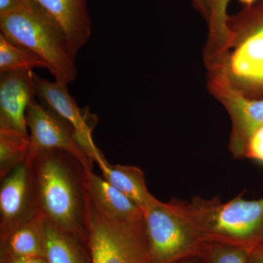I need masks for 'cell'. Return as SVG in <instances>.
<instances>
[{
    "instance_id": "6da1fadb",
    "label": "cell",
    "mask_w": 263,
    "mask_h": 263,
    "mask_svg": "<svg viewBox=\"0 0 263 263\" xmlns=\"http://www.w3.org/2000/svg\"><path fill=\"white\" fill-rule=\"evenodd\" d=\"M32 170L40 212L53 224L87 240L85 170L61 149L44 151L27 162Z\"/></svg>"
},
{
    "instance_id": "7a4b0ae2",
    "label": "cell",
    "mask_w": 263,
    "mask_h": 263,
    "mask_svg": "<svg viewBox=\"0 0 263 263\" xmlns=\"http://www.w3.org/2000/svg\"><path fill=\"white\" fill-rule=\"evenodd\" d=\"M243 193L223 202L218 197H195L186 202L190 218L204 243L216 242L250 250L263 241V197L249 200Z\"/></svg>"
},
{
    "instance_id": "3957f363",
    "label": "cell",
    "mask_w": 263,
    "mask_h": 263,
    "mask_svg": "<svg viewBox=\"0 0 263 263\" xmlns=\"http://www.w3.org/2000/svg\"><path fill=\"white\" fill-rule=\"evenodd\" d=\"M228 51L211 71L249 98L263 99V0L230 17Z\"/></svg>"
},
{
    "instance_id": "277c9868",
    "label": "cell",
    "mask_w": 263,
    "mask_h": 263,
    "mask_svg": "<svg viewBox=\"0 0 263 263\" xmlns=\"http://www.w3.org/2000/svg\"><path fill=\"white\" fill-rule=\"evenodd\" d=\"M0 31L8 41L45 62L55 81L68 84L77 77L75 59L58 29L29 2L0 16Z\"/></svg>"
},
{
    "instance_id": "5b68a950",
    "label": "cell",
    "mask_w": 263,
    "mask_h": 263,
    "mask_svg": "<svg viewBox=\"0 0 263 263\" xmlns=\"http://www.w3.org/2000/svg\"><path fill=\"white\" fill-rule=\"evenodd\" d=\"M152 263H173L201 256L204 242L189 214L186 202L156 198L143 211Z\"/></svg>"
},
{
    "instance_id": "8992f818",
    "label": "cell",
    "mask_w": 263,
    "mask_h": 263,
    "mask_svg": "<svg viewBox=\"0 0 263 263\" xmlns=\"http://www.w3.org/2000/svg\"><path fill=\"white\" fill-rule=\"evenodd\" d=\"M85 221L91 263H152L144 216L135 221L112 219L87 194Z\"/></svg>"
},
{
    "instance_id": "52a82bcc",
    "label": "cell",
    "mask_w": 263,
    "mask_h": 263,
    "mask_svg": "<svg viewBox=\"0 0 263 263\" xmlns=\"http://www.w3.org/2000/svg\"><path fill=\"white\" fill-rule=\"evenodd\" d=\"M26 119L30 133V148L26 162L44 151L61 149L80 161L86 171H92L94 162L82 149L73 128L65 119L35 100L29 104Z\"/></svg>"
},
{
    "instance_id": "ba28073f",
    "label": "cell",
    "mask_w": 263,
    "mask_h": 263,
    "mask_svg": "<svg viewBox=\"0 0 263 263\" xmlns=\"http://www.w3.org/2000/svg\"><path fill=\"white\" fill-rule=\"evenodd\" d=\"M210 86L231 119L230 152L235 159L245 158L249 138L256 129L263 126V99L246 97L216 71L212 72Z\"/></svg>"
},
{
    "instance_id": "9c48e42d",
    "label": "cell",
    "mask_w": 263,
    "mask_h": 263,
    "mask_svg": "<svg viewBox=\"0 0 263 263\" xmlns=\"http://www.w3.org/2000/svg\"><path fill=\"white\" fill-rule=\"evenodd\" d=\"M32 80L35 96L72 126L81 148L90 160L95 162L97 156L101 152L95 146L92 139V132L98 124V117L88 109L79 108L65 83L57 81L51 82L34 71Z\"/></svg>"
},
{
    "instance_id": "30bf717a",
    "label": "cell",
    "mask_w": 263,
    "mask_h": 263,
    "mask_svg": "<svg viewBox=\"0 0 263 263\" xmlns=\"http://www.w3.org/2000/svg\"><path fill=\"white\" fill-rule=\"evenodd\" d=\"M0 188V240L40 214L32 170L27 162L15 167Z\"/></svg>"
},
{
    "instance_id": "8fae6325",
    "label": "cell",
    "mask_w": 263,
    "mask_h": 263,
    "mask_svg": "<svg viewBox=\"0 0 263 263\" xmlns=\"http://www.w3.org/2000/svg\"><path fill=\"white\" fill-rule=\"evenodd\" d=\"M65 38L71 56L76 59L91 34L86 0H29Z\"/></svg>"
},
{
    "instance_id": "7c38bea8",
    "label": "cell",
    "mask_w": 263,
    "mask_h": 263,
    "mask_svg": "<svg viewBox=\"0 0 263 263\" xmlns=\"http://www.w3.org/2000/svg\"><path fill=\"white\" fill-rule=\"evenodd\" d=\"M34 98L32 71L1 74L0 128L29 136L26 115Z\"/></svg>"
},
{
    "instance_id": "4fadbf2b",
    "label": "cell",
    "mask_w": 263,
    "mask_h": 263,
    "mask_svg": "<svg viewBox=\"0 0 263 263\" xmlns=\"http://www.w3.org/2000/svg\"><path fill=\"white\" fill-rule=\"evenodd\" d=\"M85 185L90 199L109 217L122 221L143 219V211L133 200L93 171H86Z\"/></svg>"
},
{
    "instance_id": "5bb4252c",
    "label": "cell",
    "mask_w": 263,
    "mask_h": 263,
    "mask_svg": "<svg viewBox=\"0 0 263 263\" xmlns=\"http://www.w3.org/2000/svg\"><path fill=\"white\" fill-rule=\"evenodd\" d=\"M95 162L98 164L102 177L129 197L142 211L155 200L147 188L143 171L136 166L109 163L100 152Z\"/></svg>"
},
{
    "instance_id": "9a60e30c",
    "label": "cell",
    "mask_w": 263,
    "mask_h": 263,
    "mask_svg": "<svg viewBox=\"0 0 263 263\" xmlns=\"http://www.w3.org/2000/svg\"><path fill=\"white\" fill-rule=\"evenodd\" d=\"M45 258L48 263H91L87 240L46 219Z\"/></svg>"
},
{
    "instance_id": "2e32d148",
    "label": "cell",
    "mask_w": 263,
    "mask_h": 263,
    "mask_svg": "<svg viewBox=\"0 0 263 263\" xmlns=\"http://www.w3.org/2000/svg\"><path fill=\"white\" fill-rule=\"evenodd\" d=\"M46 219L41 213L3 240L1 254L12 257H45Z\"/></svg>"
},
{
    "instance_id": "e0dca14e",
    "label": "cell",
    "mask_w": 263,
    "mask_h": 263,
    "mask_svg": "<svg viewBox=\"0 0 263 263\" xmlns=\"http://www.w3.org/2000/svg\"><path fill=\"white\" fill-rule=\"evenodd\" d=\"M209 23V41L205 51L208 64L220 62L228 51L231 37L228 14L230 0H203Z\"/></svg>"
},
{
    "instance_id": "ac0fdd59",
    "label": "cell",
    "mask_w": 263,
    "mask_h": 263,
    "mask_svg": "<svg viewBox=\"0 0 263 263\" xmlns=\"http://www.w3.org/2000/svg\"><path fill=\"white\" fill-rule=\"evenodd\" d=\"M29 136L0 128V179L3 180L28 158Z\"/></svg>"
},
{
    "instance_id": "d6986e66",
    "label": "cell",
    "mask_w": 263,
    "mask_h": 263,
    "mask_svg": "<svg viewBox=\"0 0 263 263\" xmlns=\"http://www.w3.org/2000/svg\"><path fill=\"white\" fill-rule=\"evenodd\" d=\"M46 68V64L28 50L8 41L0 33V75Z\"/></svg>"
},
{
    "instance_id": "ffe728a7",
    "label": "cell",
    "mask_w": 263,
    "mask_h": 263,
    "mask_svg": "<svg viewBox=\"0 0 263 263\" xmlns=\"http://www.w3.org/2000/svg\"><path fill=\"white\" fill-rule=\"evenodd\" d=\"M201 257L205 263H249V251L238 246L208 242L204 243Z\"/></svg>"
},
{
    "instance_id": "44dd1931",
    "label": "cell",
    "mask_w": 263,
    "mask_h": 263,
    "mask_svg": "<svg viewBox=\"0 0 263 263\" xmlns=\"http://www.w3.org/2000/svg\"><path fill=\"white\" fill-rule=\"evenodd\" d=\"M245 158L263 164V126L254 132L246 147Z\"/></svg>"
},
{
    "instance_id": "7402d4cb",
    "label": "cell",
    "mask_w": 263,
    "mask_h": 263,
    "mask_svg": "<svg viewBox=\"0 0 263 263\" xmlns=\"http://www.w3.org/2000/svg\"><path fill=\"white\" fill-rule=\"evenodd\" d=\"M0 263H48L45 257H12L0 256Z\"/></svg>"
},
{
    "instance_id": "603a6c76",
    "label": "cell",
    "mask_w": 263,
    "mask_h": 263,
    "mask_svg": "<svg viewBox=\"0 0 263 263\" xmlns=\"http://www.w3.org/2000/svg\"><path fill=\"white\" fill-rule=\"evenodd\" d=\"M28 0H0V16L20 8Z\"/></svg>"
},
{
    "instance_id": "cb8c5ba5",
    "label": "cell",
    "mask_w": 263,
    "mask_h": 263,
    "mask_svg": "<svg viewBox=\"0 0 263 263\" xmlns=\"http://www.w3.org/2000/svg\"><path fill=\"white\" fill-rule=\"evenodd\" d=\"M249 251V263H263V241Z\"/></svg>"
},
{
    "instance_id": "d4e9b609",
    "label": "cell",
    "mask_w": 263,
    "mask_h": 263,
    "mask_svg": "<svg viewBox=\"0 0 263 263\" xmlns=\"http://www.w3.org/2000/svg\"><path fill=\"white\" fill-rule=\"evenodd\" d=\"M173 263H205V262H204L201 256L193 255L180 259Z\"/></svg>"
},
{
    "instance_id": "484cf974",
    "label": "cell",
    "mask_w": 263,
    "mask_h": 263,
    "mask_svg": "<svg viewBox=\"0 0 263 263\" xmlns=\"http://www.w3.org/2000/svg\"><path fill=\"white\" fill-rule=\"evenodd\" d=\"M194 3L197 5V8L200 10H201L202 13H203L204 16L205 14V4H204L203 0H193Z\"/></svg>"
}]
</instances>
